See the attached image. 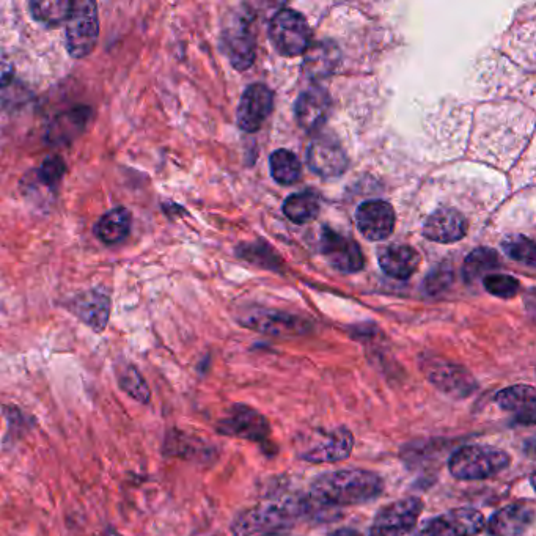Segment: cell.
Here are the masks:
<instances>
[{
  "label": "cell",
  "mask_w": 536,
  "mask_h": 536,
  "mask_svg": "<svg viewBox=\"0 0 536 536\" xmlns=\"http://www.w3.org/2000/svg\"><path fill=\"white\" fill-rule=\"evenodd\" d=\"M117 381L120 389L128 397L142 404L150 403L151 392L148 389L147 381H145L144 376L140 375V371L134 365L123 364L117 367Z\"/></svg>",
  "instance_id": "obj_29"
},
{
  "label": "cell",
  "mask_w": 536,
  "mask_h": 536,
  "mask_svg": "<svg viewBox=\"0 0 536 536\" xmlns=\"http://www.w3.org/2000/svg\"><path fill=\"white\" fill-rule=\"evenodd\" d=\"M329 536H360V533L354 529H338Z\"/></svg>",
  "instance_id": "obj_35"
},
{
  "label": "cell",
  "mask_w": 536,
  "mask_h": 536,
  "mask_svg": "<svg viewBox=\"0 0 536 536\" xmlns=\"http://www.w3.org/2000/svg\"><path fill=\"white\" fill-rule=\"evenodd\" d=\"M217 431L222 436L260 444L271 436V425L257 409L250 408L247 404H233L217 422Z\"/></svg>",
  "instance_id": "obj_8"
},
{
  "label": "cell",
  "mask_w": 536,
  "mask_h": 536,
  "mask_svg": "<svg viewBox=\"0 0 536 536\" xmlns=\"http://www.w3.org/2000/svg\"><path fill=\"white\" fill-rule=\"evenodd\" d=\"M357 227L368 241H384L395 230V211L384 200H370L357 210Z\"/></svg>",
  "instance_id": "obj_15"
},
{
  "label": "cell",
  "mask_w": 536,
  "mask_h": 536,
  "mask_svg": "<svg viewBox=\"0 0 536 536\" xmlns=\"http://www.w3.org/2000/svg\"><path fill=\"white\" fill-rule=\"evenodd\" d=\"M104 536H122L120 533L115 532V530L109 529L106 533H104Z\"/></svg>",
  "instance_id": "obj_37"
},
{
  "label": "cell",
  "mask_w": 536,
  "mask_h": 536,
  "mask_svg": "<svg viewBox=\"0 0 536 536\" xmlns=\"http://www.w3.org/2000/svg\"><path fill=\"white\" fill-rule=\"evenodd\" d=\"M74 2L70 0H49V2H30V15L34 16L38 23L46 26L57 27L68 23L73 13Z\"/></svg>",
  "instance_id": "obj_27"
},
{
  "label": "cell",
  "mask_w": 536,
  "mask_h": 536,
  "mask_svg": "<svg viewBox=\"0 0 536 536\" xmlns=\"http://www.w3.org/2000/svg\"><path fill=\"white\" fill-rule=\"evenodd\" d=\"M269 37L276 51L285 57H296L310 48V27L301 13L283 8L272 18Z\"/></svg>",
  "instance_id": "obj_6"
},
{
  "label": "cell",
  "mask_w": 536,
  "mask_h": 536,
  "mask_svg": "<svg viewBox=\"0 0 536 536\" xmlns=\"http://www.w3.org/2000/svg\"><path fill=\"white\" fill-rule=\"evenodd\" d=\"M68 309L93 331L103 332L111 316V299L103 291H85L70 302Z\"/></svg>",
  "instance_id": "obj_18"
},
{
  "label": "cell",
  "mask_w": 536,
  "mask_h": 536,
  "mask_svg": "<svg viewBox=\"0 0 536 536\" xmlns=\"http://www.w3.org/2000/svg\"><path fill=\"white\" fill-rule=\"evenodd\" d=\"M65 172H67L65 161L60 156H49L38 169V180L48 188H56L65 177Z\"/></svg>",
  "instance_id": "obj_33"
},
{
  "label": "cell",
  "mask_w": 536,
  "mask_h": 536,
  "mask_svg": "<svg viewBox=\"0 0 536 536\" xmlns=\"http://www.w3.org/2000/svg\"><path fill=\"white\" fill-rule=\"evenodd\" d=\"M13 78H15V67H13V63L7 57L0 54V89L7 87L13 81Z\"/></svg>",
  "instance_id": "obj_34"
},
{
  "label": "cell",
  "mask_w": 536,
  "mask_h": 536,
  "mask_svg": "<svg viewBox=\"0 0 536 536\" xmlns=\"http://www.w3.org/2000/svg\"><path fill=\"white\" fill-rule=\"evenodd\" d=\"M274 107V96L263 84H252L241 96L238 107V126L246 133H257L268 120Z\"/></svg>",
  "instance_id": "obj_13"
},
{
  "label": "cell",
  "mask_w": 536,
  "mask_h": 536,
  "mask_svg": "<svg viewBox=\"0 0 536 536\" xmlns=\"http://www.w3.org/2000/svg\"><path fill=\"white\" fill-rule=\"evenodd\" d=\"M420 265V255L414 247L395 244L386 247L379 254V266L387 276L406 280L414 276Z\"/></svg>",
  "instance_id": "obj_23"
},
{
  "label": "cell",
  "mask_w": 536,
  "mask_h": 536,
  "mask_svg": "<svg viewBox=\"0 0 536 536\" xmlns=\"http://www.w3.org/2000/svg\"><path fill=\"white\" fill-rule=\"evenodd\" d=\"M331 96L321 87H312L301 93L296 101V120L301 128L313 133L326 123L331 114Z\"/></svg>",
  "instance_id": "obj_19"
},
{
  "label": "cell",
  "mask_w": 536,
  "mask_h": 536,
  "mask_svg": "<svg viewBox=\"0 0 536 536\" xmlns=\"http://www.w3.org/2000/svg\"><path fill=\"white\" fill-rule=\"evenodd\" d=\"M511 464V456L492 445H466L448 459V470L459 481H480L496 477Z\"/></svg>",
  "instance_id": "obj_3"
},
{
  "label": "cell",
  "mask_w": 536,
  "mask_h": 536,
  "mask_svg": "<svg viewBox=\"0 0 536 536\" xmlns=\"http://www.w3.org/2000/svg\"><path fill=\"white\" fill-rule=\"evenodd\" d=\"M466 233V217L453 208H439L430 214L423 225V235L434 243H456L463 239Z\"/></svg>",
  "instance_id": "obj_17"
},
{
  "label": "cell",
  "mask_w": 536,
  "mask_h": 536,
  "mask_svg": "<svg viewBox=\"0 0 536 536\" xmlns=\"http://www.w3.org/2000/svg\"><path fill=\"white\" fill-rule=\"evenodd\" d=\"M353 447V433L346 426H334L301 434L296 442V453L307 463L331 464L348 459Z\"/></svg>",
  "instance_id": "obj_4"
},
{
  "label": "cell",
  "mask_w": 536,
  "mask_h": 536,
  "mask_svg": "<svg viewBox=\"0 0 536 536\" xmlns=\"http://www.w3.org/2000/svg\"><path fill=\"white\" fill-rule=\"evenodd\" d=\"M321 252L335 269L346 274H353L364 268V254L359 244L354 239L332 232L329 228H324L321 236Z\"/></svg>",
  "instance_id": "obj_12"
},
{
  "label": "cell",
  "mask_w": 536,
  "mask_h": 536,
  "mask_svg": "<svg viewBox=\"0 0 536 536\" xmlns=\"http://www.w3.org/2000/svg\"><path fill=\"white\" fill-rule=\"evenodd\" d=\"M483 513L474 508H455L425 525V536H475L485 529Z\"/></svg>",
  "instance_id": "obj_10"
},
{
  "label": "cell",
  "mask_w": 536,
  "mask_h": 536,
  "mask_svg": "<svg viewBox=\"0 0 536 536\" xmlns=\"http://www.w3.org/2000/svg\"><path fill=\"white\" fill-rule=\"evenodd\" d=\"M222 41L225 54L236 70L243 71L252 67L255 60V38L246 18H235L225 29Z\"/></svg>",
  "instance_id": "obj_16"
},
{
  "label": "cell",
  "mask_w": 536,
  "mask_h": 536,
  "mask_svg": "<svg viewBox=\"0 0 536 536\" xmlns=\"http://www.w3.org/2000/svg\"><path fill=\"white\" fill-rule=\"evenodd\" d=\"M486 291L492 296L502 299H511L518 294L519 282L507 274H492L483 279Z\"/></svg>",
  "instance_id": "obj_32"
},
{
  "label": "cell",
  "mask_w": 536,
  "mask_h": 536,
  "mask_svg": "<svg viewBox=\"0 0 536 536\" xmlns=\"http://www.w3.org/2000/svg\"><path fill=\"white\" fill-rule=\"evenodd\" d=\"M340 54L331 41L318 43L305 51L304 70L310 78H327L337 68Z\"/></svg>",
  "instance_id": "obj_25"
},
{
  "label": "cell",
  "mask_w": 536,
  "mask_h": 536,
  "mask_svg": "<svg viewBox=\"0 0 536 536\" xmlns=\"http://www.w3.org/2000/svg\"><path fill=\"white\" fill-rule=\"evenodd\" d=\"M496 404L502 411L513 415L516 422L533 425L536 420V389L529 384H516L500 390Z\"/></svg>",
  "instance_id": "obj_20"
},
{
  "label": "cell",
  "mask_w": 536,
  "mask_h": 536,
  "mask_svg": "<svg viewBox=\"0 0 536 536\" xmlns=\"http://www.w3.org/2000/svg\"><path fill=\"white\" fill-rule=\"evenodd\" d=\"M90 118H92V109L87 106L74 107L70 111L63 112L52 120L46 139L52 145L70 144L84 133Z\"/></svg>",
  "instance_id": "obj_22"
},
{
  "label": "cell",
  "mask_w": 536,
  "mask_h": 536,
  "mask_svg": "<svg viewBox=\"0 0 536 536\" xmlns=\"http://www.w3.org/2000/svg\"><path fill=\"white\" fill-rule=\"evenodd\" d=\"M305 511H307V503L294 497L261 502L255 507L241 511L236 516L232 524V532L236 536L280 532L287 525L301 518Z\"/></svg>",
  "instance_id": "obj_2"
},
{
  "label": "cell",
  "mask_w": 536,
  "mask_h": 536,
  "mask_svg": "<svg viewBox=\"0 0 536 536\" xmlns=\"http://www.w3.org/2000/svg\"><path fill=\"white\" fill-rule=\"evenodd\" d=\"M535 519V502L524 500L497 511L485 527L491 536H532Z\"/></svg>",
  "instance_id": "obj_9"
},
{
  "label": "cell",
  "mask_w": 536,
  "mask_h": 536,
  "mask_svg": "<svg viewBox=\"0 0 536 536\" xmlns=\"http://www.w3.org/2000/svg\"><path fill=\"white\" fill-rule=\"evenodd\" d=\"M283 213L294 224H309L320 213V200L313 192L290 195L283 203Z\"/></svg>",
  "instance_id": "obj_26"
},
{
  "label": "cell",
  "mask_w": 536,
  "mask_h": 536,
  "mask_svg": "<svg viewBox=\"0 0 536 536\" xmlns=\"http://www.w3.org/2000/svg\"><path fill=\"white\" fill-rule=\"evenodd\" d=\"M309 167L323 178L340 177L348 167V158L342 145L334 137H318L309 147Z\"/></svg>",
  "instance_id": "obj_14"
},
{
  "label": "cell",
  "mask_w": 536,
  "mask_h": 536,
  "mask_svg": "<svg viewBox=\"0 0 536 536\" xmlns=\"http://www.w3.org/2000/svg\"><path fill=\"white\" fill-rule=\"evenodd\" d=\"M133 214L125 206H118L114 210L107 211L95 225L96 238L107 246L122 243L123 239L131 232Z\"/></svg>",
  "instance_id": "obj_24"
},
{
  "label": "cell",
  "mask_w": 536,
  "mask_h": 536,
  "mask_svg": "<svg viewBox=\"0 0 536 536\" xmlns=\"http://www.w3.org/2000/svg\"><path fill=\"white\" fill-rule=\"evenodd\" d=\"M425 373L436 389L450 397L467 398L477 389V382L469 371L452 362L431 360L430 364H426Z\"/></svg>",
  "instance_id": "obj_11"
},
{
  "label": "cell",
  "mask_w": 536,
  "mask_h": 536,
  "mask_svg": "<svg viewBox=\"0 0 536 536\" xmlns=\"http://www.w3.org/2000/svg\"><path fill=\"white\" fill-rule=\"evenodd\" d=\"M384 481L375 472L362 469L335 470L312 481L310 497L324 507H353L381 496Z\"/></svg>",
  "instance_id": "obj_1"
},
{
  "label": "cell",
  "mask_w": 536,
  "mask_h": 536,
  "mask_svg": "<svg viewBox=\"0 0 536 536\" xmlns=\"http://www.w3.org/2000/svg\"><path fill=\"white\" fill-rule=\"evenodd\" d=\"M258 536H285V533L271 532V533H263V535H258Z\"/></svg>",
  "instance_id": "obj_36"
},
{
  "label": "cell",
  "mask_w": 536,
  "mask_h": 536,
  "mask_svg": "<svg viewBox=\"0 0 536 536\" xmlns=\"http://www.w3.org/2000/svg\"><path fill=\"white\" fill-rule=\"evenodd\" d=\"M500 268V258L496 250L481 249L474 250L464 261L463 274L467 282H477L486 277L489 272Z\"/></svg>",
  "instance_id": "obj_28"
},
{
  "label": "cell",
  "mask_w": 536,
  "mask_h": 536,
  "mask_svg": "<svg viewBox=\"0 0 536 536\" xmlns=\"http://www.w3.org/2000/svg\"><path fill=\"white\" fill-rule=\"evenodd\" d=\"M100 37L98 7L92 0L74 2L73 13L67 23V48L73 59L90 56Z\"/></svg>",
  "instance_id": "obj_5"
},
{
  "label": "cell",
  "mask_w": 536,
  "mask_h": 536,
  "mask_svg": "<svg viewBox=\"0 0 536 536\" xmlns=\"http://www.w3.org/2000/svg\"><path fill=\"white\" fill-rule=\"evenodd\" d=\"M503 250L508 257L519 261L522 265L535 266L536 249L535 243L527 236H510L502 244Z\"/></svg>",
  "instance_id": "obj_31"
},
{
  "label": "cell",
  "mask_w": 536,
  "mask_h": 536,
  "mask_svg": "<svg viewBox=\"0 0 536 536\" xmlns=\"http://www.w3.org/2000/svg\"><path fill=\"white\" fill-rule=\"evenodd\" d=\"M272 178L282 186H291L301 177V162L288 150H277L271 156Z\"/></svg>",
  "instance_id": "obj_30"
},
{
  "label": "cell",
  "mask_w": 536,
  "mask_h": 536,
  "mask_svg": "<svg viewBox=\"0 0 536 536\" xmlns=\"http://www.w3.org/2000/svg\"><path fill=\"white\" fill-rule=\"evenodd\" d=\"M423 503L419 497L395 500L376 513L368 536H406L415 529L422 516Z\"/></svg>",
  "instance_id": "obj_7"
},
{
  "label": "cell",
  "mask_w": 536,
  "mask_h": 536,
  "mask_svg": "<svg viewBox=\"0 0 536 536\" xmlns=\"http://www.w3.org/2000/svg\"><path fill=\"white\" fill-rule=\"evenodd\" d=\"M243 324L254 331L268 335H280V337L302 335L309 331V324L299 320L296 316L287 315V313L265 312V310L250 313Z\"/></svg>",
  "instance_id": "obj_21"
}]
</instances>
